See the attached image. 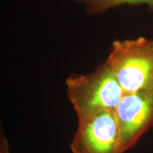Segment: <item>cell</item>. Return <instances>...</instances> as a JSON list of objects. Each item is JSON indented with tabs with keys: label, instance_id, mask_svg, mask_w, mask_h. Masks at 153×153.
Wrapping results in <instances>:
<instances>
[{
	"label": "cell",
	"instance_id": "cell-5",
	"mask_svg": "<svg viewBox=\"0 0 153 153\" xmlns=\"http://www.w3.org/2000/svg\"><path fill=\"white\" fill-rule=\"evenodd\" d=\"M85 4L87 13L92 15L101 14L108 9L124 4H147L153 7V0H89Z\"/></svg>",
	"mask_w": 153,
	"mask_h": 153
},
{
	"label": "cell",
	"instance_id": "cell-1",
	"mask_svg": "<svg viewBox=\"0 0 153 153\" xmlns=\"http://www.w3.org/2000/svg\"><path fill=\"white\" fill-rule=\"evenodd\" d=\"M65 86L78 118L114 110L124 94L106 60L90 73L70 75Z\"/></svg>",
	"mask_w": 153,
	"mask_h": 153
},
{
	"label": "cell",
	"instance_id": "cell-6",
	"mask_svg": "<svg viewBox=\"0 0 153 153\" xmlns=\"http://www.w3.org/2000/svg\"><path fill=\"white\" fill-rule=\"evenodd\" d=\"M1 153H9V149H8V144H7V140L4 138L2 140V138H1Z\"/></svg>",
	"mask_w": 153,
	"mask_h": 153
},
{
	"label": "cell",
	"instance_id": "cell-2",
	"mask_svg": "<svg viewBox=\"0 0 153 153\" xmlns=\"http://www.w3.org/2000/svg\"><path fill=\"white\" fill-rule=\"evenodd\" d=\"M106 61L124 93L153 89V40H116Z\"/></svg>",
	"mask_w": 153,
	"mask_h": 153
},
{
	"label": "cell",
	"instance_id": "cell-4",
	"mask_svg": "<svg viewBox=\"0 0 153 153\" xmlns=\"http://www.w3.org/2000/svg\"><path fill=\"white\" fill-rule=\"evenodd\" d=\"M114 113L125 152L153 127V89L124 93Z\"/></svg>",
	"mask_w": 153,
	"mask_h": 153
},
{
	"label": "cell",
	"instance_id": "cell-3",
	"mask_svg": "<svg viewBox=\"0 0 153 153\" xmlns=\"http://www.w3.org/2000/svg\"><path fill=\"white\" fill-rule=\"evenodd\" d=\"M70 148L72 153H124L114 110L78 118Z\"/></svg>",
	"mask_w": 153,
	"mask_h": 153
},
{
	"label": "cell",
	"instance_id": "cell-7",
	"mask_svg": "<svg viewBox=\"0 0 153 153\" xmlns=\"http://www.w3.org/2000/svg\"><path fill=\"white\" fill-rule=\"evenodd\" d=\"M79 1H84V2H87V1H89V0H79Z\"/></svg>",
	"mask_w": 153,
	"mask_h": 153
}]
</instances>
